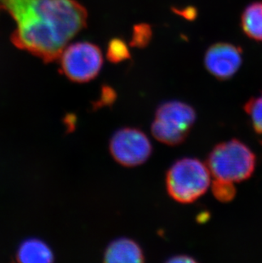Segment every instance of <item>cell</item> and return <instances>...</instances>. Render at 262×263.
<instances>
[{"instance_id": "cell-12", "label": "cell", "mask_w": 262, "mask_h": 263, "mask_svg": "<svg viewBox=\"0 0 262 263\" xmlns=\"http://www.w3.org/2000/svg\"><path fill=\"white\" fill-rule=\"evenodd\" d=\"M106 58L113 63H119L129 59L130 53L128 45L121 39H113L108 43Z\"/></svg>"}, {"instance_id": "cell-16", "label": "cell", "mask_w": 262, "mask_h": 263, "mask_svg": "<svg viewBox=\"0 0 262 263\" xmlns=\"http://www.w3.org/2000/svg\"><path fill=\"white\" fill-rule=\"evenodd\" d=\"M174 12L177 13L178 15H181L188 20H193L197 16V10L193 7H188L184 10H176L173 9Z\"/></svg>"}, {"instance_id": "cell-11", "label": "cell", "mask_w": 262, "mask_h": 263, "mask_svg": "<svg viewBox=\"0 0 262 263\" xmlns=\"http://www.w3.org/2000/svg\"><path fill=\"white\" fill-rule=\"evenodd\" d=\"M244 108L250 117L255 132L262 134V92L257 97L250 98L245 103Z\"/></svg>"}, {"instance_id": "cell-7", "label": "cell", "mask_w": 262, "mask_h": 263, "mask_svg": "<svg viewBox=\"0 0 262 263\" xmlns=\"http://www.w3.org/2000/svg\"><path fill=\"white\" fill-rule=\"evenodd\" d=\"M242 61V50L229 43L213 45L204 57L206 69L219 80L233 78L241 67Z\"/></svg>"}, {"instance_id": "cell-4", "label": "cell", "mask_w": 262, "mask_h": 263, "mask_svg": "<svg viewBox=\"0 0 262 263\" xmlns=\"http://www.w3.org/2000/svg\"><path fill=\"white\" fill-rule=\"evenodd\" d=\"M196 112L185 102H164L157 110L152 133L158 141L169 146L181 144L195 123Z\"/></svg>"}, {"instance_id": "cell-15", "label": "cell", "mask_w": 262, "mask_h": 263, "mask_svg": "<svg viewBox=\"0 0 262 263\" xmlns=\"http://www.w3.org/2000/svg\"><path fill=\"white\" fill-rule=\"evenodd\" d=\"M116 99V91L109 85H103L99 99L94 103V107L96 109H98L100 107H108L113 105Z\"/></svg>"}, {"instance_id": "cell-2", "label": "cell", "mask_w": 262, "mask_h": 263, "mask_svg": "<svg viewBox=\"0 0 262 263\" xmlns=\"http://www.w3.org/2000/svg\"><path fill=\"white\" fill-rule=\"evenodd\" d=\"M256 157L238 140L221 142L210 152L207 166L214 178L232 183L250 178L255 172Z\"/></svg>"}, {"instance_id": "cell-9", "label": "cell", "mask_w": 262, "mask_h": 263, "mask_svg": "<svg viewBox=\"0 0 262 263\" xmlns=\"http://www.w3.org/2000/svg\"><path fill=\"white\" fill-rule=\"evenodd\" d=\"M17 261L24 263H48L54 261L51 249L44 241L28 238L18 249Z\"/></svg>"}, {"instance_id": "cell-8", "label": "cell", "mask_w": 262, "mask_h": 263, "mask_svg": "<svg viewBox=\"0 0 262 263\" xmlns=\"http://www.w3.org/2000/svg\"><path fill=\"white\" fill-rule=\"evenodd\" d=\"M144 254L136 241L128 238H118L106 248L104 261L110 263L143 262Z\"/></svg>"}, {"instance_id": "cell-6", "label": "cell", "mask_w": 262, "mask_h": 263, "mask_svg": "<svg viewBox=\"0 0 262 263\" xmlns=\"http://www.w3.org/2000/svg\"><path fill=\"white\" fill-rule=\"evenodd\" d=\"M109 148L113 158L125 167L144 164L153 152V146L147 136L136 128L119 129L111 137Z\"/></svg>"}, {"instance_id": "cell-13", "label": "cell", "mask_w": 262, "mask_h": 263, "mask_svg": "<svg viewBox=\"0 0 262 263\" xmlns=\"http://www.w3.org/2000/svg\"><path fill=\"white\" fill-rule=\"evenodd\" d=\"M233 184L215 179L213 181L212 192L215 199L223 203L232 201L236 195V189Z\"/></svg>"}, {"instance_id": "cell-10", "label": "cell", "mask_w": 262, "mask_h": 263, "mask_svg": "<svg viewBox=\"0 0 262 263\" xmlns=\"http://www.w3.org/2000/svg\"><path fill=\"white\" fill-rule=\"evenodd\" d=\"M241 24L248 37L262 41V1L247 6L242 13Z\"/></svg>"}, {"instance_id": "cell-14", "label": "cell", "mask_w": 262, "mask_h": 263, "mask_svg": "<svg viewBox=\"0 0 262 263\" xmlns=\"http://www.w3.org/2000/svg\"><path fill=\"white\" fill-rule=\"evenodd\" d=\"M153 31L148 24H138L134 27L130 46L136 48H145L151 42Z\"/></svg>"}, {"instance_id": "cell-1", "label": "cell", "mask_w": 262, "mask_h": 263, "mask_svg": "<svg viewBox=\"0 0 262 263\" xmlns=\"http://www.w3.org/2000/svg\"><path fill=\"white\" fill-rule=\"evenodd\" d=\"M0 9L15 20L13 43L47 62L59 58L88 20L76 0H0Z\"/></svg>"}, {"instance_id": "cell-17", "label": "cell", "mask_w": 262, "mask_h": 263, "mask_svg": "<svg viewBox=\"0 0 262 263\" xmlns=\"http://www.w3.org/2000/svg\"><path fill=\"white\" fill-rule=\"evenodd\" d=\"M170 262H195V260L188 256H176L169 260Z\"/></svg>"}, {"instance_id": "cell-3", "label": "cell", "mask_w": 262, "mask_h": 263, "mask_svg": "<svg viewBox=\"0 0 262 263\" xmlns=\"http://www.w3.org/2000/svg\"><path fill=\"white\" fill-rule=\"evenodd\" d=\"M210 185L207 164L194 158L177 160L166 176V187L170 196L181 204H190L203 196Z\"/></svg>"}, {"instance_id": "cell-5", "label": "cell", "mask_w": 262, "mask_h": 263, "mask_svg": "<svg viewBox=\"0 0 262 263\" xmlns=\"http://www.w3.org/2000/svg\"><path fill=\"white\" fill-rule=\"evenodd\" d=\"M59 58L62 72L68 80L76 83L94 80L103 65L102 50L89 42H78L66 46Z\"/></svg>"}]
</instances>
